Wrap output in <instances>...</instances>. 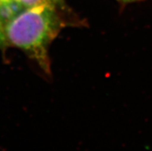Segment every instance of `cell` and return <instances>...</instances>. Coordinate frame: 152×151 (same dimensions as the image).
<instances>
[{
    "mask_svg": "<svg viewBox=\"0 0 152 151\" xmlns=\"http://www.w3.org/2000/svg\"><path fill=\"white\" fill-rule=\"evenodd\" d=\"M63 27L54 2L25 8L10 18L4 26L6 41L23 50L42 70L50 73L49 46Z\"/></svg>",
    "mask_w": 152,
    "mask_h": 151,
    "instance_id": "cell-1",
    "label": "cell"
},
{
    "mask_svg": "<svg viewBox=\"0 0 152 151\" xmlns=\"http://www.w3.org/2000/svg\"><path fill=\"white\" fill-rule=\"evenodd\" d=\"M23 8H29L45 2H53L51 0H15ZM55 3V2H54Z\"/></svg>",
    "mask_w": 152,
    "mask_h": 151,
    "instance_id": "cell-2",
    "label": "cell"
},
{
    "mask_svg": "<svg viewBox=\"0 0 152 151\" xmlns=\"http://www.w3.org/2000/svg\"><path fill=\"white\" fill-rule=\"evenodd\" d=\"M2 22L0 17V47H3L6 46V42H7L4 33V26H2Z\"/></svg>",
    "mask_w": 152,
    "mask_h": 151,
    "instance_id": "cell-3",
    "label": "cell"
},
{
    "mask_svg": "<svg viewBox=\"0 0 152 151\" xmlns=\"http://www.w3.org/2000/svg\"><path fill=\"white\" fill-rule=\"evenodd\" d=\"M1 6H20L15 0H0Z\"/></svg>",
    "mask_w": 152,
    "mask_h": 151,
    "instance_id": "cell-4",
    "label": "cell"
},
{
    "mask_svg": "<svg viewBox=\"0 0 152 151\" xmlns=\"http://www.w3.org/2000/svg\"><path fill=\"white\" fill-rule=\"evenodd\" d=\"M121 2H124V3H130V2H139V1H144V0H118Z\"/></svg>",
    "mask_w": 152,
    "mask_h": 151,
    "instance_id": "cell-5",
    "label": "cell"
},
{
    "mask_svg": "<svg viewBox=\"0 0 152 151\" xmlns=\"http://www.w3.org/2000/svg\"><path fill=\"white\" fill-rule=\"evenodd\" d=\"M51 1H52V2H55V3H56V2H57V1H59V0H51Z\"/></svg>",
    "mask_w": 152,
    "mask_h": 151,
    "instance_id": "cell-6",
    "label": "cell"
}]
</instances>
